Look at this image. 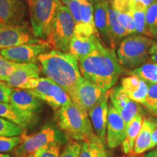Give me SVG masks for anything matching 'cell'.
<instances>
[{
    "mask_svg": "<svg viewBox=\"0 0 157 157\" xmlns=\"http://www.w3.org/2000/svg\"><path fill=\"white\" fill-rule=\"evenodd\" d=\"M111 5L117 13L118 20L121 24L130 34H136L130 0H116Z\"/></svg>",
    "mask_w": 157,
    "mask_h": 157,
    "instance_id": "20",
    "label": "cell"
},
{
    "mask_svg": "<svg viewBox=\"0 0 157 157\" xmlns=\"http://www.w3.org/2000/svg\"><path fill=\"white\" fill-rule=\"evenodd\" d=\"M103 47V45L99 39V35L84 36L74 34L70 42L68 52L76 57L78 60Z\"/></svg>",
    "mask_w": 157,
    "mask_h": 157,
    "instance_id": "17",
    "label": "cell"
},
{
    "mask_svg": "<svg viewBox=\"0 0 157 157\" xmlns=\"http://www.w3.org/2000/svg\"><path fill=\"white\" fill-rule=\"evenodd\" d=\"M41 66L37 63H20L5 82L13 89L30 90L38 84Z\"/></svg>",
    "mask_w": 157,
    "mask_h": 157,
    "instance_id": "13",
    "label": "cell"
},
{
    "mask_svg": "<svg viewBox=\"0 0 157 157\" xmlns=\"http://www.w3.org/2000/svg\"><path fill=\"white\" fill-rule=\"evenodd\" d=\"M107 91L82 76L73 93L71 94L70 98L72 103L76 106L88 113L104 97Z\"/></svg>",
    "mask_w": 157,
    "mask_h": 157,
    "instance_id": "11",
    "label": "cell"
},
{
    "mask_svg": "<svg viewBox=\"0 0 157 157\" xmlns=\"http://www.w3.org/2000/svg\"><path fill=\"white\" fill-rule=\"evenodd\" d=\"M25 11L23 0H0V27L27 24Z\"/></svg>",
    "mask_w": 157,
    "mask_h": 157,
    "instance_id": "14",
    "label": "cell"
},
{
    "mask_svg": "<svg viewBox=\"0 0 157 157\" xmlns=\"http://www.w3.org/2000/svg\"><path fill=\"white\" fill-rule=\"evenodd\" d=\"M107 1H108V2H109V3L112 4V3L113 2H114V1H116V0H107Z\"/></svg>",
    "mask_w": 157,
    "mask_h": 157,
    "instance_id": "44",
    "label": "cell"
},
{
    "mask_svg": "<svg viewBox=\"0 0 157 157\" xmlns=\"http://www.w3.org/2000/svg\"><path fill=\"white\" fill-rule=\"evenodd\" d=\"M29 91L55 111L71 102L67 92L48 77L39 78L36 87Z\"/></svg>",
    "mask_w": 157,
    "mask_h": 157,
    "instance_id": "9",
    "label": "cell"
},
{
    "mask_svg": "<svg viewBox=\"0 0 157 157\" xmlns=\"http://www.w3.org/2000/svg\"><path fill=\"white\" fill-rule=\"evenodd\" d=\"M143 121L141 113H137L127 125L125 138L121 144L123 151L125 154H129L133 152L135 140L140 132Z\"/></svg>",
    "mask_w": 157,
    "mask_h": 157,
    "instance_id": "22",
    "label": "cell"
},
{
    "mask_svg": "<svg viewBox=\"0 0 157 157\" xmlns=\"http://www.w3.org/2000/svg\"><path fill=\"white\" fill-rule=\"evenodd\" d=\"M52 50V47L47 41L34 44H24L0 50V54L7 60L17 63H37L38 57L41 54Z\"/></svg>",
    "mask_w": 157,
    "mask_h": 157,
    "instance_id": "10",
    "label": "cell"
},
{
    "mask_svg": "<svg viewBox=\"0 0 157 157\" xmlns=\"http://www.w3.org/2000/svg\"><path fill=\"white\" fill-rule=\"evenodd\" d=\"M109 96L110 90H108L101 101L93 109L88 111V115L93 125L94 132L103 143L106 142V127L109 107Z\"/></svg>",
    "mask_w": 157,
    "mask_h": 157,
    "instance_id": "16",
    "label": "cell"
},
{
    "mask_svg": "<svg viewBox=\"0 0 157 157\" xmlns=\"http://www.w3.org/2000/svg\"><path fill=\"white\" fill-rule=\"evenodd\" d=\"M131 2L141 4V5H144L145 7H146L148 8L149 6L151 5L153 3L157 2V0H131Z\"/></svg>",
    "mask_w": 157,
    "mask_h": 157,
    "instance_id": "38",
    "label": "cell"
},
{
    "mask_svg": "<svg viewBox=\"0 0 157 157\" xmlns=\"http://www.w3.org/2000/svg\"><path fill=\"white\" fill-rule=\"evenodd\" d=\"M78 61L80 73L88 81L109 90L122 73L114 49L103 47Z\"/></svg>",
    "mask_w": 157,
    "mask_h": 157,
    "instance_id": "1",
    "label": "cell"
},
{
    "mask_svg": "<svg viewBox=\"0 0 157 157\" xmlns=\"http://www.w3.org/2000/svg\"><path fill=\"white\" fill-rule=\"evenodd\" d=\"M83 141L69 140L67 141L59 157H79Z\"/></svg>",
    "mask_w": 157,
    "mask_h": 157,
    "instance_id": "33",
    "label": "cell"
},
{
    "mask_svg": "<svg viewBox=\"0 0 157 157\" xmlns=\"http://www.w3.org/2000/svg\"><path fill=\"white\" fill-rule=\"evenodd\" d=\"M22 135L23 141L13 151L14 157H27L39 148L52 144L58 143L63 145L67 143L68 138L58 126L53 124H46L38 132L27 135L24 130Z\"/></svg>",
    "mask_w": 157,
    "mask_h": 157,
    "instance_id": "5",
    "label": "cell"
},
{
    "mask_svg": "<svg viewBox=\"0 0 157 157\" xmlns=\"http://www.w3.org/2000/svg\"><path fill=\"white\" fill-rule=\"evenodd\" d=\"M108 21H109V30L111 41V48L114 49L118 40L129 36L130 34L119 21L117 13L111 4H109V10H108Z\"/></svg>",
    "mask_w": 157,
    "mask_h": 157,
    "instance_id": "23",
    "label": "cell"
},
{
    "mask_svg": "<svg viewBox=\"0 0 157 157\" xmlns=\"http://www.w3.org/2000/svg\"><path fill=\"white\" fill-rule=\"evenodd\" d=\"M31 30L34 36L47 41L60 0H28Z\"/></svg>",
    "mask_w": 157,
    "mask_h": 157,
    "instance_id": "7",
    "label": "cell"
},
{
    "mask_svg": "<svg viewBox=\"0 0 157 157\" xmlns=\"http://www.w3.org/2000/svg\"><path fill=\"white\" fill-rule=\"evenodd\" d=\"M105 143L97 135L83 141L79 157H111L105 148Z\"/></svg>",
    "mask_w": 157,
    "mask_h": 157,
    "instance_id": "24",
    "label": "cell"
},
{
    "mask_svg": "<svg viewBox=\"0 0 157 157\" xmlns=\"http://www.w3.org/2000/svg\"><path fill=\"white\" fill-rule=\"evenodd\" d=\"M93 7L94 22L98 34H101L103 41L110 46L111 41L109 30L108 10L109 2L107 0H91Z\"/></svg>",
    "mask_w": 157,
    "mask_h": 157,
    "instance_id": "18",
    "label": "cell"
},
{
    "mask_svg": "<svg viewBox=\"0 0 157 157\" xmlns=\"http://www.w3.org/2000/svg\"><path fill=\"white\" fill-rule=\"evenodd\" d=\"M121 87L133 101L144 104L148 93V83L137 76H129L121 79Z\"/></svg>",
    "mask_w": 157,
    "mask_h": 157,
    "instance_id": "19",
    "label": "cell"
},
{
    "mask_svg": "<svg viewBox=\"0 0 157 157\" xmlns=\"http://www.w3.org/2000/svg\"><path fill=\"white\" fill-rule=\"evenodd\" d=\"M149 60H151L153 63H157V40L154 41L149 50Z\"/></svg>",
    "mask_w": 157,
    "mask_h": 157,
    "instance_id": "37",
    "label": "cell"
},
{
    "mask_svg": "<svg viewBox=\"0 0 157 157\" xmlns=\"http://www.w3.org/2000/svg\"><path fill=\"white\" fill-rule=\"evenodd\" d=\"M74 30L75 22L73 17L67 7L60 2L55 14L47 42L52 47V50L68 52Z\"/></svg>",
    "mask_w": 157,
    "mask_h": 157,
    "instance_id": "6",
    "label": "cell"
},
{
    "mask_svg": "<svg viewBox=\"0 0 157 157\" xmlns=\"http://www.w3.org/2000/svg\"><path fill=\"white\" fill-rule=\"evenodd\" d=\"M143 157H157V149H155L154 151L148 152Z\"/></svg>",
    "mask_w": 157,
    "mask_h": 157,
    "instance_id": "40",
    "label": "cell"
},
{
    "mask_svg": "<svg viewBox=\"0 0 157 157\" xmlns=\"http://www.w3.org/2000/svg\"><path fill=\"white\" fill-rule=\"evenodd\" d=\"M13 90V88L7 85L5 82L0 81V103H9Z\"/></svg>",
    "mask_w": 157,
    "mask_h": 157,
    "instance_id": "36",
    "label": "cell"
},
{
    "mask_svg": "<svg viewBox=\"0 0 157 157\" xmlns=\"http://www.w3.org/2000/svg\"><path fill=\"white\" fill-rule=\"evenodd\" d=\"M19 65L20 63L7 60L0 54V81L5 82Z\"/></svg>",
    "mask_w": 157,
    "mask_h": 157,
    "instance_id": "34",
    "label": "cell"
},
{
    "mask_svg": "<svg viewBox=\"0 0 157 157\" xmlns=\"http://www.w3.org/2000/svg\"><path fill=\"white\" fill-rule=\"evenodd\" d=\"M9 103L28 127L36 122L43 108V102L26 90L13 89Z\"/></svg>",
    "mask_w": 157,
    "mask_h": 157,
    "instance_id": "8",
    "label": "cell"
},
{
    "mask_svg": "<svg viewBox=\"0 0 157 157\" xmlns=\"http://www.w3.org/2000/svg\"><path fill=\"white\" fill-rule=\"evenodd\" d=\"M147 109L149 110L150 112H151L152 113H154V115L157 116V103L155 104V105H153V106L147 108Z\"/></svg>",
    "mask_w": 157,
    "mask_h": 157,
    "instance_id": "41",
    "label": "cell"
},
{
    "mask_svg": "<svg viewBox=\"0 0 157 157\" xmlns=\"http://www.w3.org/2000/svg\"><path fill=\"white\" fill-rule=\"evenodd\" d=\"M154 124L149 119H144L142 127L135 140L133 153L138 155L151 150V145L152 140V132Z\"/></svg>",
    "mask_w": 157,
    "mask_h": 157,
    "instance_id": "21",
    "label": "cell"
},
{
    "mask_svg": "<svg viewBox=\"0 0 157 157\" xmlns=\"http://www.w3.org/2000/svg\"><path fill=\"white\" fill-rule=\"evenodd\" d=\"M22 141V135L14 137L0 136V153L13 151Z\"/></svg>",
    "mask_w": 157,
    "mask_h": 157,
    "instance_id": "31",
    "label": "cell"
},
{
    "mask_svg": "<svg viewBox=\"0 0 157 157\" xmlns=\"http://www.w3.org/2000/svg\"><path fill=\"white\" fill-rule=\"evenodd\" d=\"M146 22L147 36L157 40V2L147 8Z\"/></svg>",
    "mask_w": 157,
    "mask_h": 157,
    "instance_id": "28",
    "label": "cell"
},
{
    "mask_svg": "<svg viewBox=\"0 0 157 157\" xmlns=\"http://www.w3.org/2000/svg\"><path fill=\"white\" fill-rule=\"evenodd\" d=\"M0 157H13L10 154H7V153H0Z\"/></svg>",
    "mask_w": 157,
    "mask_h": 157,
    "instance_id": "43",
    "label": "cell"
},
{
    "mask_svg": "<svg viewBox=\"0 0 157 157\" xmlns=\"http://www.w3.org/2000/svg\"><path fill=\"white\" fill-rule=\"evenodd\" d=\"M154 39L145 35L128 36L117 48V58L121 66L127 68L140 67L149 60V50Z\"/></svg>",
    "mask_w": 157,
    "mask_h": 157,
    "instance_id": "4",
    "label": "cell"
},
{
    "mask_svg": "<svg viewBox=\"0 0 157 157\" xmlns=\"http://www.w3.org/2000/svg\"><path fill=\"white\" fill-rule=\"evenodd\" d=\"M131 74L149 83H157V63H147L131 71Z\"/></svg>",
    "mask_w": 157,
    "mask_h": 157,
    "instance_id": "27",
    "label": "cell"
},
{
    "mask_svg": "<svg viewBox=\"0 0 157 157\" xmlns=\"http://www.w3.org/2000/svg\"><path fill=\"white\" fill-rule=\"evenodd\" d=\"M131 4H132V18L134 21L136 34L137 33V34H141V35L147 36L146 22L147 7L141 4L132 2H131Z\"/></svg>",
    "mask_w": 157,
    "mask_h": 157,
    "instance_id": "25",
    "label": "cell"
},
{
    "mask_svg": "<svg viewBox=\"0 0 157 157\" xmlns=\"http://www.w3.org/2000/svg\"><path fill=\"white\" fill-rule=\"evenodd\" d=\"M130 157H136V156H130Z\"/></svg>",
    "mask_w": 157,
    "mask_h": 157,
    "instance_id": "45",
    "label": "cell"
},
{
    "mask_svg": "<svg viewBox=\"0 0 157 157\" xmlns=\"http://www.w3.org/2000/svg\"><path fill=\"white\" fill-rule=\"evenodd\" d=\"M148 83V93L145 103L146 108L153 106L157 103V83Z\"/></svg>",
    "mask_w": 157,
    "mask_h": 157,
    "instance_id": "35",
    "label": "cell"
},
{
    "mask_svg": "<svg viewBox=\"0 0 157 157\" xmlns=\"http://www.w3.org/2000/svg\"><path fill=\"white\" fill-rule=\"evenodd\" d=\"M42 41L34 36L27 24L0 27V50Z\"/></svg>",
    "mask_w": 157,
    "mask_h": 157,
    "instance_id": "12",
    "label": "cell"
},
{
    "mask_svg": "<svg viewBox=\"0 0 157 157\" xmlns=\"http://www.w3.org/2000/svg\"><path fill=\"white\" fill-rule=\"evenodd\" d=\"M25 129L13 121L0 117V136L14 137L21 136Z\"/></svg>",
    "mask_w": 157,
    "mask_h": 157,
    "instance_id": "29",
    "label": "cell"
},
{
    "mask_svg": "<svg viewBox=\"0 0 157 157\" xmlns=\"http://www.w3.org/2000/svg\"><path fill=\"white\" fill-rule=\"evenodd\" d=\"M55 119L68 139L86 141L96 135L88 113L72 102L55 111Z\"/></svg>",
    "mask_w": 157,
    "mask_h": 157,
    "instance_id": "3",
    "label": "cell"
},
{
    "mask_svg": "<svg viewBox=\"0 0 157 157\" xmlns=\"http://www.w3.org/2000/svg\"><path fill=\"white\" fill-rule=\"evenodd\" d=\"M62 145L52 143L38 149L27 157H59Z\"/></svg>",
    "mask_w": 157,
    "mask_h": 157,
    "instance_id": "32",
    "label": "cell"
},
{
    "mask_svg": "<svg viewBox=\"0 0 157 157\" xmlns=\"http://www.w3.org/2000/svg\"><path fill=\"white\" fill-rule=\"evenodd\" d=\"M126 129L122 118L111 104L109 107L106 127V143L109 148H116L122 144Z\"/></svg>",
    "mask_w": 157,
    "mask_h": 157,
    "instance_id": "15",
    "label": "cell"
},
{
    "mask_svg": "<svg viewBox=\"0 0 157 157\" xmlns=\"http://www.w3.org/2000/svg\"><path fill=\"white\" fill-rule=\"evenodd\" d=\"M157 146V127H154L152 132V140L151 145V149Z\"/></svg>",
    "mask_w": 157,
    "mask_h": 157,
    "instance_id": "39",
    "label": "cell"
},
{
    "mask_svg": "<svg viewBox=\"0 0 157 157\" xmlns=\"http://www.w3.org/2000/svg\"><path fill=\"white\" fill-rule=\"evenodd\" d=\"M41 71L71 95L82 77L77 58L69 52L51 50L38 57Z\"/></svg>",
    "mask_w": 157,
    "mask_h": 157,
    "instance_id": "2",
    "label": "cell"
},
{
    "mask_svg": "<svg viewBox=\"0 0 157 157\" xmlns=\"http://www.w3.org/2000/svg\"><path fill=\"white\" fill-rule=\"evenodd\" d=\"M0 117L8 119V120L18 124L23 129L28 128L26 124L17 114V113L15 112V110L13 109L10 103H0Z\"/></svg>",
    "mask_w": 157,
    "mask_h": 157,
    "instance_id": "30",
    "label": "cell"
},
{
    "mask_svg": "<svg viewBox=\"0 0 157 157\" xmlns=\"http://www.w3.org/2000/svg\"><path fill=\"white\" fill-rule=\"evenodd\" d=\"M109 98L111 99V104L112 106L120 113L130 103L131 100L121 86H118L114 89L110 90Z\"/></svg>",
    "mask_w": 157,
    "mask_h": 157,
    "instance_id": "26",
    "label": "cell"
},
{
    "mask_svg": "<svg viewBox=\"0 0 157 157\" xmlns=\"http://www.w3.org/2000/svg\"><path fill=\"white\" fill-rule=\"evenodd\" d=\"M150 121H151V123L154 124V126L155 127H157V117H152V118H149Z\"/></svg>",
    "mask_w": 157,
    "mask_h": 157,
    "instance_id": "42",
    "label": "cell"
}]
</instances>
